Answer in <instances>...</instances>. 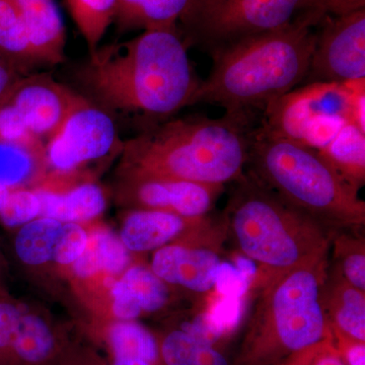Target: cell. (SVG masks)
I'll return each mask as SVG.
<instances>
[{"mask_svg": "<svg viewBox=\"0 0 365 365\" xmlns=\"http://www.w3.org/2000/svg\"><path fill=\"white\" fill-rule=\"evenodd\" d=\"M81 76L107 107L158 120L195 105L202 83L179 26L148 29L126 42L98 47Z\"/></svg>", "mask_w": 365, "mask_h": 365, "instance_id": "6da1fadb", "label": "cell"}, {"mask_svg": "<svg viewBox=\"0 0 365 365\" xmlns=\"http://www.w3.org/2000/svg\"><path fill=\"white\" fill-rule=\"evenodd\" d=\"M326 14L313 9L284 28L211 55L212 68L202 79L195 105L206 103L230 114L263 118L269 105L304 81L316 46L317 26Z\"/></svg>", "mask_w": 365, "mask_h": 365, "instance_id": "7a4b0ae2", "label": "cell"}, {"mask_svg": "<svg viewBox=\"0 0 365 365\" xmlns=\"http://www.w3.org/2000/svg\"><path fill=\"white\" fill-rule=\"evenodd\" d=\"M262 118L225 113L153 124L125 143L134 175L223 186L245 174Z\"/></svg>", "mask_w": 365, "mask_h": 365, "instance_id": "3957f363", "label": "cell"}, {"mask_svg": "<svg viewBox=\"0 0 365 365\" xmlns=\"http://www.w3.org/2000/svg\"><path fill=\"white\" fill-rule=\"evenodd\" d=\"M248 165L249 174L322 225H364L365 203L359 190L319 150L277 135L261 122L252 136Z\"/></svg>", "mask_w": 365, "mask_h": 365, "instance_id": "277c9868", "label": "cell"}, {"mask_svg": "<svg viewBox=\"0 0 365 365\" xmlns=\"http://www.w3.org/2000/svg\"><path fill=\"white\" fill-rule=\"evenodd\" d=\"M235 182L227 210L228 227L242 254L267 276L263 284L294 269L327 262L330 240L324 225L249 173Z\"/></svg>", "mask_w": 365, "mask_h": 365, "instance_id": "5b68a950", "label": "cell"}, {"mask_svg": "<svg viewBox=\"0 0 365 365\" xmlns=\"http://www.w3.org/2000/svg\"><path fill=\"white\" fill-rule=\"evenodd\" d=\"M326 264L294 269L266 284L255 309L257 347L299 352L323 341L328 331L322 302Z\"/></svg>", "mask_w": 365, "mask_h": 365, "instance_id": "8992f818", "label": "cell"}, {"mask_svg": "<svg viewBox=\"0 0 365 365\" xmlns=\"http://www.w3.org/2000/svg\"><path fill=\"white\" fill-rule=\"evenodd\" d=\"M313 9H321L319 0H195L178 26L188 47L211 56L284 28Z\"/></svg>", "mask_w": 365, "mask_h": 365, "instance_id": "52a82bcc", "label": "cell"}, {"mask_svg": "<svg viewBox=\"0 0 365 365\" xmlns=\"http://www.w3.org/2000/svg\"><path fill=\"white\" fill-rule=\"evenodd\" d=\"M359 83H307L294 88L268 106L262 124L277 135L319 150L344 125L352 123L353 96Z\"/></svg>", "mask_w": 365, "mask_h": 365, "instance_id": "ba28073f", "label": "cell"}, {"mask_svg": "<svg viewBox=\"0 0 365 365\" xmlns=\"http://www.w3.org/2000/svg\"><path fill=\"white\" fill-rule=\"evenodd\" d=\"M304 81L345 86L365 81V9L324 16Z\"/></svg>", "mask_w": 365, "mask_h": 365, "instance_id": "9c48e42d", "label": "cell"}, {"mask_svg": "<svg viewBox=\"0 0 365 365\" xmlns=\"http://www.w3.org/2000/svg\"><path fill=\"white\" fill-rule=\"evenodd\" d=\"M117 141L119 135L112 118L85 98L48 140L46 151L55 169L69 172L105 157Z\"/></svg>", "mask_w": 365, "mask_h": 365, "instance_id": "30bf717a", "label": "cell"}, {"mask_svg": "<svg viewBox=\"0 0 365 365\" xmlns=\"http://www.w3.org/2000/svg\"><path fill=\"white\" fill-rule=\"evenodd\" d=\"M83 98L48 74H34L24 76L4 102L18 111L34 135L49 140Z\"/></svg>", "mask_w": 365, "mask_h": 365, "instance_id": "8fae6325", "label": "cell"}, {"mask_svg": "<svg viewBox=\"0 0 365 365\" xmlns=\"http://www.w3.org/2000/svg\"><path fill=\"white\" fill-rule=\"evenodd\" d=\"M133 196L148 210L168 211L186 218H200L208 212L223 186L182 181L170 178L134 175Z\"/></svg>", "mask_w": 365, "mask_h": 365, "instance_id": "7c38bea8", "label": "cell"}, {"mask_svg": "<svg viewBox=\"0 0 365 365\" xmlns=\"http://www.w3.org/2000/svg\"><path fill=\"white\" fill-rule=\"evenodd\" d=\"M218 255L207 248L165 246L153 259V273L165 282L181 285L196 292H207L215 287Z\"/></svg>", "mask_w": 365, "mask_h": 365, "instance_id": "4fadbf2b", "label": "cell"}, {"mask_svg": "<svg viewBox=\"0 0 365 365\" xmlns=\"http://www.w3.org/2000/svg\"><path fill=\"white\" fill-rule=\"evenodd\" d=\"M25 26L36 63L58 64L64 60L66 28L53 0H14Z\"/></svg>", "mask_w": 365, "mask_h": 365, "instance_id": "5bb4252c", "label": "cell"}, {"mask_svg": "<svg viewBox=\"0 0 365 365\" xmlns=\"http://www.w3.org/2000/svg\"><path fill=\"white\" fill-rule=\"evenodd\" d=\"M113 309L118 318L131 321L143 312L162 309L169 297L165 281L143 266L130 268L114 283Z\"/></svg>", "mask_w": 365, "mask_h": 365, "instance_id": "9a60e30c", "label": "cell"}, {"mask_svg": "<svg viewBox=\"0 0 365 365\" xmlns=\"http://www.w3.org/2000/svg\"><path fill=\"white\" fill-rule=\"evenodd\" d=\"M195 0H118L114 23L122 32L178 26Z\"/></svg>", "mask_w": 365, "mask_h": 365, "instance_id": "2e32d148", "label": "cell"}, {"mask_svg": "<svg viewBox=\"0 0 365 365\" xmlns=\"http://www.w3.org/2000/svg\"><path fill=\"white\" fill-rule=\"evenodd\" d=\"M185 218L168 211H135L125 220L121 241L133 252L160 248L184 230Z\"/></svg>", "mask_w": 365, "mask_h": 365, "instance_id": "e0dca14e", "label": "cell"}, {"mask_svg": "<svg viewBox=\"0 0 365 365\" xmlns=\"http://www.w3.org/2000/svg\"><path fill=\"white\" fill-rule=\"evenodd\" d=\"M37 193L42 204L41 215L58 222H86L102 213L106 206L102 189L91 182L79 185L66 193L48 190H39Z\"/></svg>", "mask_w": 365, "mask_h": 365, "instance_id": "ac0fdd59", "label": "cell"}, {"mask_svg": "<svg viewBox=\"0 0 365 365\" xmlns=\"http://www.w3.org/2000/svg\"><path fill=\"white\" fill-rule=\"evenodd\" d=\"M319 153L356 189L365 181V131L347 123Z\"/></svg>", "mask_w": 365, "mask_h": 365, "instance_id": "d6986e66", "label": "cell"}, {"mask_svg": "<svg viewBox=\"0 0 365 365\" xmlns=\"http://www.w3.org/2000/svg\"><path fill=\"white\" fill-rule=\"evenodd\" d=\"M129 250L121 240L108 230L93 232L88 239L85 251L73 262L74 272L79 277H90L98 271L119 274L130 263Z\"/></svg>", "mask_w": 365, "mask_h": 365, "instance_id": "ffe728a7", "label": "cell"}, {"mask_svg": "<svg viewBox=\"0 0 365 365\" xmlns=\"http://www.w3.org/2000/svg\"><path fill=\"white\" fill-rule=\"evenodd\" d=\"M324 309L330 312L336 327L359 342L365 341L364 292L345 279L333 283L329 294H322Z\"/></svg>", "mask_w": 365, "mask_h": 365, "instance_id": "44dd1931", "label": "cell"}, {"mask_svg": "<svg viewBox=\"0 0 365 365\" xmlns=\"http://www.w3.org/2000/svg\"><path fill=\"white\" fill-rule=\"evenodd\" d=\"M55 348L54 334L44 319L34 314H21L9 359L21 364L39 365L51 359Z\"/></svg>", "mask_w": 365, "mask_h": 365, "instance_id": "7402d4cb", "label": "cell"}, {"mask_svg": "<svg viewBox=\"0 0 365 365\" xmlns=\"http://www.w3.org/2000/svg\"><path fill=\"white\" fill-rule=\"evenodd\" d=\"M62 227L61 222L49 217L26 223L16 235L19 258L29 265H41L53 260Z\"/></svg>", "mask_w": 365, "mask_h": 365, "instance_id": "603a6c76", "label": "cell"}, {"mask_svg": "<svg viewBox=\"0 0 365 365\" xmlns=\"http://www.w3.org/2000/svg\"><path fill=\"white\" fill-rule=\"evenodd\" d=\"M72 19L91 53L100 47L108 28L114 23L118 0H66Z\"/></svg>", "mask_w": 365, "mask_h": 365, "instance_id": "cb8c5ba5", "label": "cell"}, {"mask_svg": "<svg viewBox=\"0 0 365 365\" xmlns=\"http://www.w3.org/2000/svg\"><path fill=\"white\" fill-rule=\"evenodd\" d=\"M113 359H143L155 364L160 348L155 337L145 328L131 321L118 322L108 331Z\"/></svg>", "mask_w": 365, "mask_h": 365, "instance_id": "d4e9b609", "label": "cell"}, {"mask_svg": "<svg viewBox=\"0 0 365 365\" xmlns=\"http://www.w3.org/2000/svg\"><path fill=\"white\" fill-rule=\"evenodd\" d=\"M0 51L28 68L36 64L14 0H0Z\"/></svg>", "mask_w": 365, "mask_h": 365, "instance_id": "484cf974", "label": "cell"}, {"mask_svg": "<svg viewBox=\"0 0 365 365\" xmlns=\"http://www.w3.org/2000/svg\"><path fill=\"white\" fill-rule=\"evenodd\" d=\"M0 144L14 146L29 155L42 150V140L34 135L18 111L4 102L0 105Z\"/></svg>", "mask_w": 365, "mask_h": 365, "instance_id": "4316f807", "label": "cell"}, {"mask_svg": "<svg viewBox=\"0 0 365 365\" xmlns=\"http://www.w3.org/2000/svg\"><path fill=\"white\" fill-rule=\"evenodd\" d=\"M41 208L42 204L37 191L18 190L11 191L6 205L0 211V216L7 227H18L32 222L36 216L41 215Z\"/></svg>", "mask_w": 365, "mask_h": 365, "instance_id": "83f0119b", "label": "cell"}, {"mask_svg": "<svg viewBox=\"0 0 365 365\" xmlns=\"http://www.w3.org/2000/svg\"><path fill=\"white\" fill-rule=\"evenodd\" d=\"M198 349L196 340L182 329L165 338L160 353L165 365H192Z\"/></svg>", "mask_w": 365, "mask_h": 365, "instance_id": "f1b7e54d", "label": "cell"}, {"mask_svg": "<svg viewBox=\"0 0 365 365\" xmlns=\"http://www.w3.org/2000/svg\"><path fill=\"white\" fill-rule=\"evenodd\" d=\"M245 309V299L220 297L206 312L220 335H227L240 325Z\"/></svg>", "mask_w": 365, "mask_h": 365, "instance_id": "f546056e", "label": "cell"}, {"mask_svg": "<svg viewBox=\"0 0 365 365\" xmlns=\"http://www.w3.org/2000/svg\"><path fill=\"white\" fill-rule=\"evenodd\" d=\"M31 169V155L14 146L0 144V184L11 187L25 179Z\"/></svg>", "mask_w": 365, "mask_h": 365, "instance_id": "4dcf8cb0", "label": "cell"}, {"mask_svg": "<svg viewBox=\"0 0 365 365\" xmlns=\"http://www.w3.org/2000/svg\"><path fill=\"white\" fill-rule=\"evenodd\" d=\"M88 235L81 225L76 222H68L62 227L56 248H55L53 260L60 264L73 263L85 251Z\"/></svg>", "mask_w": 365, "mask_h": 365, "instance_id": "1f68e13d", "label": "cell"}, {"mask_svg": "<svg viewBox=\"0 0 365 365\" xmlns=\"http://www.w3.org/2000/svg\"><path fill=\"white\" fill-rule=\"evenodd\" d=\"M346 247L344 241L339 242L341 271L343 278L352 287L364 292L365 254L364 244H353Z\"/></svg>", "mask_w": 365, "mask_h": 365, "instance_id": "d6a6232c", "label": "cell"}, {"mask_svg": "<svg viewBox=\"0 0 365 365\" xmlns=\"http://www.w3.org/2000/svg\"><path fill=\"white\" fill-rule=\"evenodd\" d=\"M213 281L220 297L245 299L252 287V283L239 272L234 264L225 261L218 264Z\"/></svg>", "mask_w": 365, "mask_h": 365, "instance_id": "836d02e7", "label": "cell"}, {"mask_svg": "<svg viewBox=\"0 0 365 365\" xmlns=\"http://www.w3.org/2000/svg\"><path fill=\"white\" fill-rule=\"evenodd\" d=\"M21 317L18 307L7 302H0V362L11 359V344Z\"/></svg>", "mask_w": 365, "mask_h": 365, "instance_id": "e575fe53", "label": "cell"}, {"mask_svg": "<svg viewBox=\"0 0 365 365\" xmlns=\"http://www.w3.org/2000/svg\"><path fill=\"white\" fill-rule=\"evenodd\" d=\"M26 67L0 51V105L9 95L14 86L26 76Z\"/></svg>", "mask_w": 365, "mask_h": 365, "instance_id": "d590c367", "label": "cell"}, {"mask_svg": "<svg viewBox=\"0 0 365 365\" xmlns=\"http://www.w3.org/2000/svg\"><path fill=\"white\" fill-rule=\"evenodd\" d=\"M182 329L188 332L196 340L199 347L213 346L216 341L222 338V336L220 335V333L216 331L215 327L211 324L206 312L205 313L198 314L190 323L185 324Z\"/></svg>", "mask_w": 365, "mask_h": 365, "instance_id": "8d00e7d4", "label": "cell"}, {"mask_svg": "<svg viewBox=\"0 0 365 365\" xmlns=\"http://www.w3.org/2000/svg\"><path fill=\"white\" fill-rule=\"evenodd\" d=\"M322 11L331 16H341L365 9V0H319Z\"/></svg>", "mask_w": 365, "mask_h": 365, "instance_id": "74e56055", "label": "cell"}, {"mask_svg": "<svg viewBox=\"0 0 365 365\" xmlns=\"http://www.w3.org/2000/svg\"><path fill=\"white\" fill-rule=\"evenodd\" d=\"M192 365H228L222 353L216 351L213 346H203L197 350Z\"/></svg>", "mask_w": 365, "mask_h": 365, "instance_id": "f35d334b", "label": "cell"}, {"mask_svg": "<svg viewBox=\"0 0 365 365\" xmlns=\"http://www.w3.org/2000/svg\"><path fill=\"white\" fill-rule=\"evenodd\" d=\"M234 265L239 272L253 284L255 279L258 276L259 271L256 262L245 255H237L234 260Z\"/></svg>", "mask_w": 365, "mask_h": 365, "instance_id": "ab89813d", "label": "cell"}, {"mask_svg": "<svg viewBox=\"0 0 365 365\" xmlns=\"http://www.w3.org/2000/svg\"><path fill=\"white\" fill-rule=\"evenodd\" d=\"M345 357L349 365H365V347L364 342L353 343L345 350Z\"/></svg>", "mask_w": 365, "mask_h": 365, "instance_id": "60d3db41", "label": "cell"}, {"mask_svg": "<svg viewBox=\"0 0 365 365\" xmlns=\"http://www.w3.org/2000/svg\"><path fill=\"white\" fill-rule=\"evenodd\" d=\"M309 365H345L340 356L331 350H323L317 353Z\"/></svg>", "mask_w": 365, "mask_h": 365, "instance_id": "b9f144b4", "label": "cell"}, {"mask_svg": "<svg viewBox=\"0 0 365 365\" xmlns=\"http://www.w3.org/2000/svg\"><path fill=\"white\" fill-rule=\"evenodd\" d=\"M113 365H153L143 359H113Z\"/></svg>", "mask_w": 365, "mask_h": 365, "instance_id": "7bdbcfd3", "label": "cell"}, {"mask_svg": "<svg viewBox=\"0 0 365 365\" xmlns=\"http://www.w3.org/2000/svg\"><path fill=\"white\" fill-rule=\"evenodd\" d=\"M11 190L9 187L4 186V185L0 184V211L2 210L4 206L6 205L7 198H9Z\"/></svg>", "mask_w": 365, "mask_h": 365, "instance_id": "ee69618b", "label": "cell"}]
</instances>
